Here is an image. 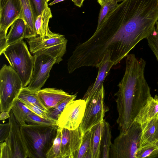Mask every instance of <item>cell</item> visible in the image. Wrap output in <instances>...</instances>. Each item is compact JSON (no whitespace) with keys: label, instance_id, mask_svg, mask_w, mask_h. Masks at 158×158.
I'll return each instance as SVG.
<instances>
[{"label":"cell","instance_id":"obj_1","mask_svg":"<svg viewBox=\"0 0 158 158\" xmlns=\"http://www.w3.org/2000/svg\"><path fill=\"white\" fill-rule=\"evenodd\" d=\"M125 71L114 94L118 114V129H127L135 122L140 111L151 96L150 88L144 76L146 61L134 54L126 57Z\"/></svg>","mask_w":158,"mask_h":158},{"label":"cell","instance_id":"obj_2","mask_svg":"<svg viewBox=\"0 0 158 158\" xmlns=\"http://www.w3.org/2000/svg\"><path fill=\"white\" fill-rule=\"evenodd\" d=\"M57 126L31 125L20 126L28 158H46L56 137Z\"/></svg>","mask_w":158,"mask_h":158},{"label":"cell","instance_id":"obj_3","mask_svg":"<svg viewBox=\"0 0 158 158\" xmlns=\"http://www.w3.org/2000/svg\"><path fill=\"white\" fill-rule=\"evenodd\" d=\"M3 54L10 66L20 77L23 87H26L31 78L34 58L30 53L25 42L22 40L9 45Z\"/></svg>","mask_w":158,"mask_h":158},{"label":"cell","instance_id":"obj_4","mask_svg":"<svg viewBox=\"0 0 158 158\" xmlns=\"http://www.w3.org/2000/svg\"><path fill=\"white\" fill-rule=\"evenodd\" d=\"M23 87L17 72L10 66L4 64L0 70V112L10 113Z\"/></svg>","mask_w":158,"mask_h":158},{"label":"cell","instance_id":"obj_5","mask_svg":"<svg viewBox=\"0 0 158 158\" xmlns=\"http://www.w3.org/2000/svg\"><path fill=\"white\" fill-rule=\"evenodd\" d=\"M141 132V126L135 121L127 130L120 131L110 145V157L136 158Z\"/></svg>","mask_w":158,"mask_h":158},{"label":"cell","instance_id":"obj_6","mask_svg":"<svg viewBox=\"0 0 158 158\" xmlns=\"http://www.w3.org/2000/svg\"><path fill=\"white\" fill-rule=\"evenodd\" d=\"M31 52L33 55L44 54L49 55L59 64L66 52L67 40L65 36L52 32L50 30L48 35L42 37L37 36L28 39Z\"/></svg>","mask_w":158,"mask_h":158},{"label":"cell","instance_id":"obj_7","mask_svg":"<svg viewBox=\"0 0 158 158\" xmlns=\"http://www.w3.org/2000/svg\"><path fill=\"white\" fill-rule=\"evenodd\" d=\"M103 85L85 101L86 107L83 117L79 127L84 133L103 122L106 113L109 109L104 103Z\"/></svg>","mask_w":158,"mask_h":158},{"label":"cell","instance_id":"obj_8","mask_svg":"<svg viewBox=\"0 0 158 158\" xmlns=\"http://www.w3.org/2000/svg\"><path fill=\"white\" fill-rule=\"evenodd\" d=\"M9 118L10 130L5 140L0 143V158H27V154L23 141L20 125L11 110Z\"/></svg>","mask_w":158,"mask_h":158},{"label":"cell","instance_id":"obj_9","mask_svg":"<svg viewBox=\"0 0 158 158\" xmlns=\"http://www.w3.org/2000/svg\"><path fill=\"white\" fill-rule=\"evenodd\" d=\"M32 73L27 87L38 91L44 85L50 76V72L56 60L52 57L44 54L33 55Z\"/></svg>","mask_w":158,"mask_h":158},{"label":"cell","instance_id":"obj_10","mask_svg":"<svg viewBox=\"0 0 158 158\" xmlns=\"http://www.w3.org/2000/svg\"><path fill=\"white\" fill-rule=\"evenodd\" d=\"M86 105V101L83 99L69 102L57 120L58 127L71 130L78 128L84 114Z\"/></svg>","mask_w":158,"mask_h":158},{"label":"cell","instance_id":"obj_11","mask_svg":"<svg viewBox=\"0 0 158 158\" xmlns=\"http://www.w3.org/2000/svg\"><path fill=\"white\" fill-rule=\"evenodd\" d=\"M84 132L79 127L74 130L62 128L61 158H77L82 143Z\"/></svg>","mask_w":158,"mask_h":158},{"label":"cell","instance_id":"obj_12","mask_svg":"<svg viewBox=\"0 0 158 158\" xmlns=\"http://www.w3.org/2000/svg\"><path fill=\"white\" fill-rule=\"evenodd\" d=\"M20 18H23L19 0H8L0 9V34L7 35L9 27Z\"/></svg>","mask_w":158,"mask_h":158},{"label":"cell","instance_id":"obj_13","mask_svg":"<svg viewBox=\"0 0 158 158\" xmlns=\"http://www.w3.org/2000/svg\"><path fill=\"white\" fill-rule=\"evenodd\" d=\"M36 91L40 102L47 110L71 95L62 89L54 88H45Z\"/></svg>","mask_w":158,"mask_h":158},{"label":"cell","instance_id":"obj_14","mask_svg":"<svg viewBox=\"0 0 158 158\" xmlns=\"http://www.w3.org/2000/svg\"><path fill=\"white\" fill-rule=\"evenodd\" d=\"M22 16L26 25L24 38L29 39L37 36L35 28V22L36 18L35 12L31 0H19Z\"/></svg>","mask_w":158,"mask_h":158},{"label":"cell","instance_id":"obj_15","mask_svg":"<svg viewBox=\"0 0 158 158\" xmlns=\"http://www.w3.org/2000/svg\"><path fill=\"white\" fill-rule=\"evenodd\" d=\"M141 126V132L140 147L153 145L158 143V114L150 121Z\"/></svg>","mask_w":158,"mask_h":158},{"label":"cell","instance_id":"obj_16","mask_svg":"<svg viewBox=\"0 0 158 158\" xmlns=\"http://www.w3.org/2000/svg\"><path fill=\"white\" fill-rule=\"evenodd\" d=\"M158 114V96L150 97L137 115L135 121L142 126Z\"/></svg>","mask_w":158,"mask_h":158},{"label":"cell","instance_id":"obj_17","mask_svg":"<svg viewBox=\"0 0 158 158\" xmlns=\"http://www.w3.org/2000/svg\"><path fill=\"white\" fill-rule=\"evenodd\" d=\"M113 66L112 63L107 61L102 63L98 67V71L95 82L88 88L82 99L86 101L94 95L103 85L106 77Z\"/></svg>","mask_w":158,"mask_h":158},{"label":"cell","instance_id":"obj_18","mask_svg":"<svg viewBox=\"0 0 158 158\" xmlns=\"http://www.w3.org/2000/svg\"><path fill=\"white\" fill-rule=\"evenodd\" d=\"M52 15L48 5L36 18L35 28L37 36L44 37L48 34L50 29L48 23Z\"/></svg>","mask_w":158,"mask_h":158},{"label":"cell","instance_id":"obj_19","mask_svg":"<svg viewBox=\"0 0 158 158\" xmlns=\"http://www.w3.org/2000/svg\"><path fill=\"white\" fill-rule=\"evenodd\" d=\"M103 128L104 121L95 125L91 128L92 135L90 146L88 151L91 153L92 158L100 157L101 153V147L102 143Z\"/></svg>","mask_w":158,"mask_h":158},{"label":"cell","instance_id":"obj_20","mask_svg":"<svg viewBox=\"0 0 158 158\" xmlns=\"http://www.w3.org/2000/svg\"><path fill=\"white\" fill-rule=\"evenodd\" d=\"M26 25L25 21L22 18L18 19L13 22L7 35L8 45L22 40L24 38Z\"/></svg>","mask_w":158,"mask_h":158},{"label":"cell","instance_id":"obj_21","mask_svg":"<svg viewBox=\"0 0 158 158\" xmlns=\"http://www.w3.org/2000/svg\"><path fill=\"white\" fill-rule=\"evenodd\" d=\"M18 99L23 102L28 103L38 107L47 112V110L40 102L36 91L31 90L27 87H23L18 96Z\"/></svg>","mask_w":158,"mask_h":158},{"label":"cell","instance_id":"obj_22","mask_svg":"<svg viewBox=\"0 0 158 158\" xmlns=\"http://www.w3.org/2000/svg\"><path fill=\"white\" fill-rule=\"evenodd\" d=\"M11 110L16 122L20 126L26 124L25 120L27 115L34 113L18 99L12 107Z\"/></svg>","mask_w":158,"mask_h":158},{"label":"cell","instance_id":"obj_23","mask_svg":"<svg viewBox=\"0 0 158 158\" xmlns=\"http://www.w3.org/2000/svg\"><path fill=\"white\" fill-rule=\"evenodd\" d=\"M111 133L110 126L109 123L104 120V128L102 140V157L110 158Z\"/></svg>","mask_w":158,"mask_h":158},{"label":"cell","instance_id":"obj_24","mask_svg":"<svg viewBox=\"0 0 158 158\" xmlns=\"http://www.w3.org/2000/svg\"><path fill=\"white\" fill-rule=\"evenodd\" d=\"M62 128L58 127L53 144L46 154V158H61V144Z\"/></svg>","mask_w":158,"mask_h":158},{"label":"cell","instance_id":"obj_25","mask_svg":"<svg viewBox=\"0 0 158 158\" xmlns=\"http://www.w3.org/2000/svg\"><path fill=\"white\" fill-rule=\"evenodd\" d=\"M77 96V93L71 95L63 100L55 106L48 109L47 112L48 117L57 121L59 116L61 114L66 105L70 101L74 100Z\"/></svg>","mask_w":158,"mask_h":158},{"label":"cell","instance_id":"obj_26","mask_svg":"<svg viewBox=\"0 0 158 158\" xmlns=\"http://www.w3.org/2000/svg\"><path fill=\"white\" fill-rule=\"evenodd\" d=\"M25 122L29 124L57 126L56 120L50 118H42L34 113L29 114Z\"/></svg>","mask_w":158,"mask_h":158},{"label":"cell","instance_id":"obj_27","mask_svg":"<svg viewBox=\"0 0 158 158\" xmlns=\"http://www.w3.org/2000/svg\"><path fill=\"white\" fill-rule=\"evenodd\" d=\"M158 154V143L152 145L139 148L138 149L136 158H153Z\"/></svg>","mask_w":158,"mask_h":158},{"label":"cell","instance_id":"obj_28","mask_svg":"<svg viewBox=\"0 0 158 158\" xmlns=\"http://www.w3.org/2000/svg\"><path fill=\"white\" fill-rule=\"evenodd\" d=\"M92 135L91 129L84 133L77 158H84L86 153L90 148Z\"/></svg>","mask_w":158,"mask_h":158},{"label":"cell","instance_id":"obj_29","mask_svg":"<svg viewBox=\"0 0 158 158\" xmlns=\"http://www.w3.org/2000/svg\"><path fill=\"white\" fill-rule=\"evenodd\" d=\"M118 2L116 0H112L107 2L103 6H101L97 28L99 27L107 14L118 5Z\"/></svg>","mask_w":158,"mask_h":158},{"label":"cell","instance_id":"obj_30","mask_svg":"<svg viewBox=\"0 0 158 158\" xmlns=\"http://www.w3.org/2000/svg\"><path fill=\"white\" fill-rule=\"evenodd\" d=\"M146 39L149 47L158 61V30L156 28Z\"/></svg>","mask_w":158,"mask_h":158},{"label":"cell","instance_id":"obj_31","mask_svg":"<svg viewBox=\"0 0 158 158\" xmlns=\"http://www.w3.org/2000/svg\"><path fill=\"white\" fill-rule=\"evenodd\" d=\"M36 17L39 15L48 5L47 0H31Z\"/></svg>","mask_w":158,"mask_h":158},{"label":"cell","instance_id":"obj_32","mask_svg":"<svg viewBox=\"0 0 158 158\" xmlns=\"http://www.w3.org/2000/svg\"><path fill=\"white\" fill-rule=\"evenodd\" d=\"M25 105L32 112L40 117L44 118H48L47 112L40 108L31 104L23 102Z\"/></svg>","mask_w":158,"mask_h":158},{"label":"cell","instance_id":"obj_33","mask_svg":"<svg viewBox=\"0 0 158 158\" xmlns=\"http://www.w3.org/2000/svg\"><path fill=\"white\" fill-rule=\"evenodd\" d=\"M10 130L9 122L0 124V143L4 142L8 137Z\"/></svg>","mask_w":158,"mask_h":158},{"label":"cell","instance_id":"obj_34","mask_svg":"<svg viewBox=\"0 0 158 158\" xmlns=\"http://www.w3.org/2000/svg\"><path fill=\"white\" fill-rule=\"evenodd\" d=\"M7 39V35L0 34V55H1L3 52L8 47Z\"/></svg>","mask_w":158,"mask_h":158},{"label":"cell","instance_id":"obj_35","mask_svg":"<svg viewBox=\"0 0 158 158\" xmlns=\"http://www.w3.org/2000/svg\"><path fill=\"white\" fill-rule=\"evenodd\" d=\"M0 113V118L1 120H3L9 118L10 114L8 112L3 111Z\"/></svg>","mask_w":158,"mask_h":158},{"label":"cell","instance_id":"obj_36","mask_svg":"<svg viewBox=\"0 0 158 158\" xmlns=\"http://www.w3.org/2000/svg\"><path fill=\"white\" fill-rule=\"evenodd\" d=\"M101 6H103L107 2L112 0H97Z\"/></svg>","mask_w":158,"mask_h":158},{"label":"cell","instance_id":"obj_37","mask_svg":"<svg viewBox=\"0 0 158 158\" xmlns=\"http://www.w3.org/2000/svg\"><path fill=\"white\" fill-rule=\"evenodd\" d=\"M7 1L8 0H0V9L3 7Z\"/></svg>","mask_w":158,"mask_h":158},{"label":"cell","instance_id":"obj_38","mask_svg":"<svg viewBox=\"0 0 158 158\" xmlns=\"http://www.w3.org/2000/svg\"><path fill=\"white\" fill-rule=\"evenodd\" d=\"M64 0H54L49 3L48 5L49 6H52Z\"/></svg>","mask_w":158,"mask_h":158},{"label":"cell","instance_id":"obj_39","mask_svg":"<svg viewBox=\"0 0 158 158\" xmlns=\"http://www.w3.org/2000/svg\"><path fill=\"white\" fill-rule=\"evenodd\" d=\"M156 28L158 30V20L156 22Z\"/></svg>","mask_w":158,"mask_h":158},{"label":"cell","instance_id":"obj_40","mask_svg":"<svg viewBox=\"0 0 158 158\" xmlns=\"http://www.w3.org/2000/svg\"><path fill=\"white\" fill-rule=\"evenodd\" d=\"M118 2L123 1V0H116Z\"/></svg>","mask_w":158,"mask_h":158},{"label":"cell","instance_id":"obj_41","mask_svg":"<svg viewBox=\"0 0 158 158\" xmlns=\"http://www.w3.org/2000/svg\"><path fill=\"white\" fill-rule=\"evenodd\" d=\"M154 158H158V154L155 156L154 157Z\"/></svg>","mask_w":158,"mask_h":158},{"label":"cell","instance_id":"obj_42","mask_svg":"<svg viewBox=\"0 0 158 158\" xmlns=\"http://www.w3.org/2000/svg\"><path fill=\"white\" fill-rule=\"evenodd\" d=\"M51 0H47V2H48L49 1H50Z\"/></svg>","mask_w":158,"mask_h":158},{"label":"cell","instance_id":"obj_43","mask_svg":"<svg viewBox=\"0 0 158 158\" xmlns=\"http://www.w3.org/2000/svg\"><path fill=\"white\" fill-rule=\"evenodd\" d=\"M157 84H158V83H157Z\"/></svg>","mask_w":158,"mask_h":158}]
</instances>
